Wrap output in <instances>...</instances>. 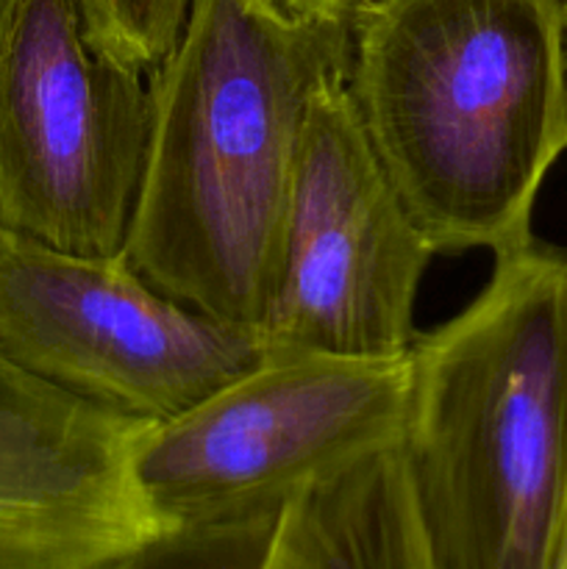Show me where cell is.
Wrapping results in <instances>:
<instances>
[{"label": "cell", "mask_w": 567, "mask_h": 569, "mask_svg": "<svg viewBox=\"0 0 567 569\" xmlns=\"http://www.w3.org/2000/svg\"><path fill=\"white\" fill-rule=\"evenodd\" d=\"M345 14L192 0L148 76L150 139L126 261L159 292L259 331L306 122L345 78Z\"/></svg>", "instance_id": "1"}, {"label": "cell", "mask_w": 567, "mask_h": 569, "mask_svg": "<svg viewBox=\"0 0 567 569\" xmlns=\"http://www.w3.org/2000/svg\"><path fill=\"white\" fill-rule=\"evenodd\" d=\"M345 92L434 253L531 242L567 153L565 0H354Z\"/></svg>", "instance_id": "2"}, {"label": "cell", "mask_w": 567, "mask_h": 569, "mask_svg": "<svg viewBox=\"0 0 567 569\" xmlns=\"http://www.w3.org/2000/svg\"><path fill=\"white\" fill-rule=\"evenodd\" d=\"M493 259L409 350L398 448L431 569H554L567 515V253Z\"/></svg>", "instance_id": "3"}, {"label": "cell", "mask_w": 567, "mask_h": 569, "mask_svg": "<svg viewBox=\"0 0 567 569\" xmlns=\"http://www.w3.org/2000/svg\"><path fill=\"white\" fill-rule=\"evenodd\" d=\"M409 356L267 353L192 409L145 426L131 478L161 528L281 515L320 478L400 439Z\"/></svg>", "instance_id": "4"}, {"label": "cell", "mask_w": 567, "mask_h": 569, "mask_svg": "<svg viewBox=\"0 0 567 569\" xmlns=\"http://www.w3.org/2000/svg\"><path fill=\"white\" fill-rule=\"evenodd\" d=\"M148 139V72L100 53L76 0H20L0 28V226L120 259Z\"/></svg>", "instance_id": "5"}, {"label": "cell", "mask_w": 567, "mask_h": 569, "mask_svg": "<svg viewBox=\"0 0 567 569\" xmlns=\"http://www.w3.org/2000/svg\"><path fill=\"white\" fill-rule=\"evenodd\" d=\"M0 356L153 426L253 370L267 350L253 328L159 292L126 256L67 253L0 226Z\"/></svg>", "instance_id": "6"}, {"label": "cell", "mask_w": 567, "mask_h": 569, "mask_svg": "<svg viewBox=\"0 0 567 569\" xmlns=\"http://www.w3.org/2000/svg\"><path fill=\"white\" fill-rule=\"evenodd\" d=\"M434 256L337 78L306 122L276 289L259 326L265 350L404 359Z\"/></svg>", "instance_id": "7"}, {"label": "cell", "mask_w": 567, "mask_h": 569, "mask_svg": "<svg viewBox=\"0 0 567 569\" xmlns=\"http://www.w3.org/2000/svg\"><path fill=\"white\" fill-rule=\"evenodd\" d=\"M142 428L0 356V569H83L165 531L131 478Z\"/></svg>", "instance_id": "8"}, {"label": "cell", "mask_w": 567, "mask_h": 569, "mask_svg": "<svg viewBox=\"0 0 567 569\" xmlns=\"http://www.w3.org/2000/svg\"><path fill=\"white\" fill-rule=\"evenodd\" d=\"M265 569H431L398 442L295 495Z\"/></svg>", "instance_id": "9"}, {"label": "cell", "mask_w": 567, "mask_h": 569, "mask_svg": "<svg viewBox=\"0 0 567 569\" xmlns=\"http://www.w3.org/2000/svg\"><path fill=\"white\" fill-rule=\"evenodd\" d=\"M278 517L165 528L83 569H265Z\"/></svg>", "instance_id": "10"}, {"label": "cell", "mask_w": 567, "mask_h": 569, "mask_svg": "<svg viewBox=\"0 0 567 569\" xmlns=\"http://www.w3.org/2000/svg\"><path fill=\"white\" fill-rule=\"evenodd\" d=\"M89 42L120 64L153 72L176 44L192 0H76Z\"/></svg>", "instance_id": "11"}, {"label": "cell", "mask_w": 567, "mask_h": 569, "mask_svg": "<svg viewBox=\"0 0 567 569\" xmlns=\"http://www.w3.org/2000/svg\"><path fill=\"white\" fill-rule=\"evenodd\" d=\"M289 9L311 11V14H345L354 0H281Z\"/></svg>", "instance_id": "12"}, {"label": "cell", "mask_w": 567, "mask_h": 569, "mask_svg": "<svg viewBox=\"0 0 567 569\" xmlns=\"http://www.w3.org/2000/svg\"><path fill=\"white\" fill-rule=\"evenodd\" d=\"M554 569H567V515H565V526H561L559 548H556V561H554Z\"/></svg>", "instance_id": "13"}, {"label": "cell", "mask_w": 567, "mask_h": 569, "mask_svg": "<svg viewBox=\"0 0 567 569\" xmlns=\"http://www.w3.org/2000/svg\"><path fill=\"white\" fill-rule=\"evenodd\" d=\"M17 3H20V0H0V28L6 26V20H9L11 11L17 9Z\"/></svg>", "instance_id": "14"}, {"label": "cell", "mask_w": 567, "mask_h": 569, "mask_svg": "<svg viewBox=\"0 0 567 569\" xmlns=\"http://www.w3.org/2000/svg\"><path fill=\"white\" fill-rule=\"evenodd\" d=\"M565 11H567V0H565Z\"/></svg>", "instance_id": "15"}]
</instances>
